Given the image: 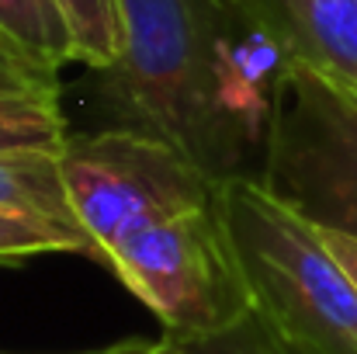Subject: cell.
I'll return each mask as SVG.
<instances>
[{
    "instance_id": "1",
    "label": "cell",
    "mask_w": 357,
    "mask_h": 354,
    "mask_svg": "<svg viewBox=\"0 0 357 354\" xmlns=\"http://www.w3.org/2000/svg\"><path fill=\"white\" fill-rule=\"evenodd\" d=\"M125 56L101 87L121 128L181 149L212 181L253 177L284 56L229 0H121Z\"/></svg>"
},
{
    "instance_id": "2",
    "label": "cell",
    "mask_w": 357,
    "mask_h": 354,
    "mask_svg": "<svg viewBox=\"0 0 357 354\" xmlns=\"http://www.w3.org/2000/svg\"><path fill=\"white\" fill-rule=\"evenodd\" d=\"M215 212L267 330L295 354H357V285L319 230L257 177L222 181Z\"/></svg>"
},
{
    "instance_id": "3",
    "label": "cell",
    "mask_w": 357,
    "mask_h": 354,
    "mask_svg": "<svg viewBox=\"0 0 357 354\" xmlns=\"http://www.w3.org/2000/svg\"><path fill=\"white\" fill-rule=\"evenodd\" d=\"M260 188L319 230L357 236V98L302 63H284Z\"/></svg>"
},
{
    "instance_id": "4",
    "label": "cell",
    "mask_w": 357,
    "mask_h": 354,
    "mask_svg": "<svg viewBox=\"0 0 357 354\" xmlns=\"http://www.w3.org/2000/svg\"><path fill=\"white\" fill-rule=\"evenodd\" d=\"M59 177L73 219L101 246L105 260L128 233L208 209L219 191V181L167 139L121 125L94 135H70L59 153Z\"/></svg>"
},
{
    "instance_id": "5",
    "label": "cell",
    "mask_w": 357,
    "mask_h": 354,
    "mask_svg": "<svg viewBox=\"0 0 357 354\" xmlns=\"http://www.w3.org/2000/svg\"><path fill=\"white\" fill-rule=\"evenodd\" d=\"M105 264L156 313L163 337H208L253 313L215 202L128 233Z\"/></svg>"
},
{
    "instance_id": "6",
    "label": "cell",
    "mask_w": 357,
    "mask_h": 354,
    "mask_svg": "<svg viewBox=\"0 0 357 354\" xmlns=\"http://www.w3.org/2000/svg\"><path fill=\"white\" fill-rule=\"evenodd\" d=\"M284 63L357 91V0H229Z\"/></svg>"
},
{
    "instance_id": "7",
    "label": "cell",
    "mask_w": 357,
    "mask_h": 354,
    "mask_svg": "<svg viewBox=\"0 0 357 354\" xmlns=\"http://www.w3.org/2000/svg\"><path fill=\"white\" fill-rule=\"evenodd\" d=\"M70 142L59 80H45L0 56V153L59 156Z\"/></svg>"
},
{
    "instance_id": "8",
    "label": "cell",
    "mask_w": 357,
    "mask_h": 354,
    "mask_svg": "<svg viewBox=\"0 0 357 354\" xmlns=\"http://www.w3.org/2000/svg\"><path fill=\"white\" fill-rule=\"evenodd\" d=\"M0 49L49 80H59L56 73L73 63L56 0H0Z\"/></svg>"
},
{
    "instance_id": "9",
    "label": "cell",
    "mask_w": 357,
    "mask_h": 354,
    "mask_svg": "<svg viewBox=\"0 0 357 354\" xmlns=\"http://www.w3.org/2000/svg\"><path fill=\"white\" fill-rule=\"evenodd\" d=\"M0 209L35 212L56 223L80 226L73 219L59 177V156H45V153H0Z\"/></svg>"
},
{
    "instance_id": "10",
    "label": "cell",
    "mask_w": 357,
    "mask_h": 354,
    "mask_svg": "<svg viewBox=\"0 0 357 354\" xmlns=\"http://www.w3.org/2000/svg\"><path fill=\"white\" fill-rule=\"evenodd\" d=\"M73 63H84L98 73L119 66L125 56V10L121 0H56Z\"/></svg>"
},
{
    "instance_id": "11",
    "label": "cell",
    "mask_w": 357,
    "mask_h": 354,
    "mask_svg": "<svg viewBox=\"0 0 357 354\" xmlns=\"http://www.w3.org/2000/svg\"><path fill=\"white\" fill-rule=\"evenodd\" d=\"M42 253H87V257L105 260L101 246L91 239V233L73 223H56L35 212L0 209V264L42 257Z\"/></svg>"
},
{
    "instance_id": "12",
    "label": "cell",
    "mask_w": 357,
    "mask_h": 354,
    "mask_svg": "<svg viewBox=\"0 0 357 354\" xmlns=\"http://www.w3.org/2000/svg\"><path fill=\"white\" fill-rule=\"evenodd\" d=\"M153 354H295L281 344L257 313H246L233 327L208 337H163Z\"/></svg>"
},
{
    "instance_id": "13",
    "label": "cell",
    "mask_w": 357,
    "mask_h": 354,
    "mask_svg": "<svg viewBox=\"0 0 357 354\" xmlns=\"http://www.w3.org/2000/svg\"><path fill=\"white\" fill-rule=\"evenodd\" d=\"M316 230H319V226H316ZM319 236L326 239V246L333 250V257L344 264V271L354 278V285H357V236L340 233V230H319Z\"/></svg>"
},
{
    "instance_id": "14",
    "label": "cell",
    "mask_w": 357,
    "mask_h": 354,
    "mask_svg": "<svg viewBox=\"0 0 357 354\" xmlns=\"http://www.w3.org/2000/svg\"><path fill=\"white\" fill-rule=\"evenodd\" d=\"M153 344H156V341H153ZM153 344H146V341H128V344H119V348L91 351V354H153Z\"/></svg>"
},
{
    "instance_id": "15",
    "label": "cell",
    "mask_w": 357,
    "mask_h": 354,
    "mask_svg": "<svg viewBox=\"0 0 357 354\" xmlns=\"http://www.w3.org/2000/svg\"><path fill=\"white\" fill-rule=\"evenodd\" d=\"M347 91H351V94H354V98H357V91H354V87H347Z\"/></svg>"
},
{
    "instance_id": "16",
    "label": "cell",
    "mask_w": 357,
    "mask_h": 354,
    "mask_svg": "<svg viewBox=\"0 0 357 354\" xmlns=\"http://www.w3.org/2000/svg\"><path fill=\"white\" fill-rule=\"evenodd\" d=\"M153 351H156V344H153Z\"/></svg>"
},
{
    "instance_id": "17",
    "label": "cell",
    "mask_w": 357,
    "mask_h": 354,
    "mask_svg": "<svg viewBox=\"0 0 357 354\" xmlns=\"http://www.w3.org/2000/svg\"><path fill=\"white\" fill-rule=\"evenodd\" d=\"M0 52H3V49H0ZM3 56H7V52H3Z\"/></svg>"
}]
</instances>
